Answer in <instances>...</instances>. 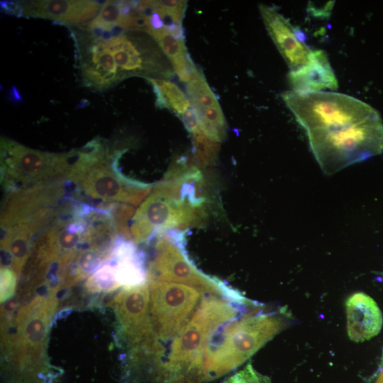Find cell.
I'll return each mask as SVG.
<instances>
[{"label":"cell","instance_id":"6da1fadb","mask_svg":"<svg viewBox=\"0 0 383 383\" xmlns=\"http://www.w3.org/2000/svg\"><path fill=\"white\" fill-rule=\"evenodd\" d=\"M234 306L215 296L203 299L192 317L174 336L163 368L165 383H204L207 381L204 350L209 337L235 319Z\"/></svg>","mask_w":383,"mask_h":383},{"label":"cell","instance_id":"7a4b0ae2","mask_svg":"<svg viewBox=\"0 0 383 383\" xmlns=\"http://www.w3.org/2000/svg\"><path fill=\"white\" fill-rule=\"evenodd\" d=\"M256 311L230 321L209 337L204 350L207 381L240 366L285 327L283 317Z\"/></svg>","mask_w":383,"mask_h":383},{"label":"cell","instance_id":"3957f363","mask_svg":"<svg viewBox=\"0 0 383 383\" xmlns=\"http://www.w3.org/2000/svg\"><path fill=\"white\" fill-rule=\"evenodd\" d=\"M74 156L68 175L92 199L138 205L151 191L150 184L121 174L116 160L99 140H92Z\"/></svg>","mask_w":383,"mask_h":383},{"label":"cell","instance_id":"277c9868","mask_svg":"<svg viewBox=\"0 0 383 383\" xmlns=\"http://www.w3.org/2000/svg\"><path fill=\"white\" fill-rule=\"evenodd\" d=\"M282 97L306 133L342 130L379 115L369 104L341 93L289 90Z\"/></svg>","mask_w":383,"mask_h":383},{"label":"cell","instance_id":"5b68a950","mask_svg":"<svg viewBox=\"0 0 383 383\" xmlns=\"http://www.w3.org/2000/svg\"><path fill=\"white\" fill-rule=\"evenodd\" d=\"M307 136L317 162L327 174L383 152L379 115L342 130L310 132Z\"/></svg>","mask_w":383,"mask_h":383},{"label":"cell","instance_id":"8992f818","mask_svg":"<svg viewBox=\"0 0 383 383\" xmlns=\"http://www.w3.org/2000/svg\"><path fill=\"white\" fill-rule=\"evenodd\" d=\"M207 213V207L181 199L159 182L135 211L131 233L139 243L157 231L200 228L205 224Z\"/></svg>","mask_w":383,"mask_h":383},{"label":"cell","instance_id":"52a82bcc","mask_svg":"<svg viewBox=\"0 0 383 383\" xmlns=\"http://www.w3.org/2000/svg\"><path fill=\"white\" fill-rule=\"evenodd\" d=\"M157 243V254L150 269L152 280L177 282L215 295H226L234 300L238 296L223 283L205 274L185 253L184 231L169 230Z\"/></svg>","mask_w":383,"mask_h":383},{"label":"cell","instance_id":"ba28073f","mask_svg":"<svg viewBox=\"0 0 383 383\" xmlns=\"http://www.w3.org/2000/svg\"><path fill=\"white\" fill-rule=\"evenodd\" d=\"M105 40L121 80L132 76L163 79L173 76L170 62L150 35L146 37L140 33H121Z\"/></svg>","mask_w":383,"mask_h":383},{"label":"cell","instance_id":"9c48e42d","mask_svg":"<svg viewBox=\"0 0 383 383\" xmlns=\"http://www.w3.org/2000/svg\"><path fill=\"white\" fill-rule=\"evenodd\" d=\"M1 155L4 173L22 184L41 183L68 174L71 167V152H42L7 139L1 140Z\"/></svg>","mask_w":383,"mask_h":383},{"label":"cell","instance_id":"30bf717a","mask_svg":"<svg viewBox=\"0 0 383 383\" xmlns=\"http://www.w3.org/2000/svg\"><path fill=\"white\" fill-rule=\"evenodd\" d=\"M151 310L156 333L163 339L174 337L190 318L201 290L175 282H150Z\"/></svg>","mask_w":383,"mask_h":383},{"label":"cell","instance_id":"8fae6325","mask_svg":"<svg viewBox=\"0 0 383 383\" xmlns=\"http://www.w3.org/2000/svg\"><path fill=\"white\" fill-rule=\"evenodd\" d=\"M104 2L67 0L4 1L1 6L7 13L20 16L43 18L75 24L94 19Z\"/></svg>","mask_w":383,"mask_h":383},{"label":"cell","instance_id":"7c38bea8","mask_svg":"<svg viewBox=\"0 0 383 383\" xmlns=\"http://www.w3.org/2000/svg\"><path fill=\"white\" fill-rule=\"evenodd\" d=\"M265 26L290 70H296L310 59L313 50L301 41L295 28L275 9L259 5Z\"/></svg>","mask_w":383,"mask_h":383},{"label":"cell","instance_id":"4fadbf2b","mask_svg":"<svg viewBox=\"0 0 383 383\" xmlns=\"http://www.w3.org/2000/svg\"><path fill=\"white\" fill-rule=\"evenodd\" d=\"M81 55L82 77L85 86L104 90L121 81L118 67L104 38L92 35L89 45L82 50Z\"/></svg>","mask_w":383,"mask_h":383},{"label":"cell","instance_id":"5bb4252c","mask_svg":"<svg viewBox=\"0 0 383 383\" xmlns=\"http://www.w3.org/2000/svg\"><path fill=\"white\" fill-rule=\"evenodd\" d=\"M148 290L144 284L127 287L119 296L118 312L133 343L155 348L148 316Z\"/></svg>","mask_w":383,"mask_h":383},{"label":"cell","instance_id":"9a60e30c","mask_svg":"<svg viewBox=\"0 0 383 383\" xmlns=\"http://www.w3.org/2000/svg\"><path fill=\"white\" fill-rule=\"evenodd\" d=\"M345 309L347 331L351 340L363 342L379 333L383 323L382 312L370 296L362 292L350 295Z\"/></svg>","mask_w":383,"mask_h":383},{"label":"cell","instance_id":"2e32d148","mask_svg":"<svg viewBox=\"0 0 383 383\" xmlns=\"http://www.w3.org/2000/svg\"><path fill=\"white\" fill-rule=\"evenodd\" d=\"M292 91L316 92L329 89H337L336 77L324 50L312 52L309 60L301 67L290 70L288 74Z\"/></svg>","mask_w":383,"mask_h":383},{"label":"cell","instance_id":"e0dca14e","mask_svg":"<svg viewBox=\"0 0 383 383\" xmlns=\"http://www.w3.org/2000/svg\"><path fill=\"white\" fill-rule=\"evenodd\" d=\"M146 33L160 46L182 82L188 83L201 72L187 52L184 40L174 38L163 28L160 29L150 28Z\"/></svg>","mask_w":383,"mask_h":383},{"label":"cell","instance_id":"ac0fdd59","mask_svg":"<svg viewBox=\"0 0 383 383\" xmlns=\"http://www.w3.org/2000/svg\"><path fill=\"white\" fill-rule=\"evenodd\" d=\"M146 79L152 87L158 108L167 109L179 116L191 106L188 97L175 83L163 79Z\"/></svg>","mask_w":383,"mask_h":383},{"label":"cell","instance_id":"d6986e66","mask_svg":"<svg viewBox=\"0 0 383 383\" xmlns=\"http://www.w3.org/2000/svg\"><path fill=\"white\" fill-rule=\"evenodd\" d=\"M191 135L197 165L199 167L213 165L218 154L219 143L208 138L201 131Z\"/></svg>","mask_w":383,"mask_h":383},{"label":"cell","instance_id":"ffe728a7","mask_svg":"<svg viewBox=\"0 0 383 383\" xmlns=\"http://www.w3.org/2000/svg\"><path fill=\"white\" fill-rule=\"evenodd\" d=\"M187 1H148L149 11L157 13L161 19H170L171 23H182L187 7Z\"/></svg>","mask_w":383,"mask_h":383},{"label":"cell","instance_id":"44dd1931","mask_svg":"<svg viewBox=\"0 0 383 383\" xmlns=\"http://www.w3.org/2000/svg\"><path fill=\"white\" fill-rule=\"evenodd\" d=\"M223 383H270V380L267 377L257 372L251 364H248Z\"/></svg>","mask_w":383,"mask_h":383},{"label":"cell","instance_id":"7402d4cb","mask_svg":"<svg viewBox=\"0 0 383 383\" xmlns=\"http://www.w3.org/2000/svg\"><path fill=\"white\" fill-rule=\"evenodd\" d=\"M15 278L13 272L7 269H1V300L4 301L9 296L14 287Z\"/></svg>","mask_w":383,"mask_h":383},{"label":"cell","instance_id":"603a6c76","mask_svg":"<svg viewBox=\"0 0 383 383\" xmlns=\"http://www.w3.org/2000/svg\"><path fill=\"white\" fill-rule=\"evenodd\" d=\"M186 129L191 133L201 131L198 124L197 118L192 106L179 116Z\"/></svg>","mask_w":383,"mask_h":383},{"label":"cell","instance_id":"cb8c5ba5","mask_svg":"<svg viewBox=\"0 0 383 383\" xmlns=\"http://www.w3.org/2000/svg\"><path fill=\"white\" fill-rule=\"evenodd\" d=\"M333 5V1H326L322 6H318L317 4L310 1L308 5V11L314 16L328 17Z\"/></svg>","mask_w":383,"mask_h":383},{"label":"cell","instance_id":"d4e9b609","mask_svg":"<svg viewBox=\"0 0 383 383\" xmlns=\"http://www.w3.org/2000/svg\"><path fill=\"white\" fill-rule=\"evenodd\" d=\"M163 28L170 34L173 35L174 38L177 39H183L184 40L185 35H184V28L182 26V23H170V24H165L163 26Z\"/></svg>","mask_w":383,"mask_h":383},{"label":"cell","instance_id":"484cf974","mask_svg":"<svg viewBox=\"0 0 383 383\" xmlns=\"http://www.w3.org/2000/svg\"><path fill=\"white\" fill-rule=\"evenodd\" d=\"M376 383H383V372L379 374Z\"/></svg>","mask_w":383,"mask_h":383}]
</instances>
